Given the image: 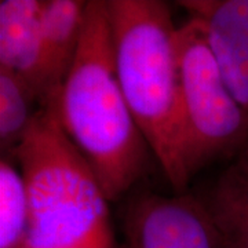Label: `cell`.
I'll return each mask as SVG.
<instances>
[{
  "label": "cell",
  "mask_w": 248,
  "mask_h": 248,
  "mask_svg": "<svg viewBox=\"0 0 248 248\" xmlns=\"http://www.w3.org/2000/svg\"><path fill=\"white\" fill-rule=\"evenodd\" d=\"M117 78L135 122L177 193L179 161L178 27L161 0H107Z\"/></svg>",
  "instance_id": "7a4b0ae2"
},
{
  "label": "cell",
  "mask_w": 248,
  "mask_h": 248,
  "mask_svg": "<svg viewBox=\"0 0 248 248\" xmlns=\"http://www.w3.org/2000/svg\"><path fill=\"white\" fill-rule=\"evenodd\" d=\"M50 107L110 203L141 179L152 152L116 73L107 0L87 1L76 58Z\"/></svg>",
  "instance_id": "6da1fadb"
},
{
  "label": "cell",
  "mask_w": 248,
  "mask_h": 248,
  "mask_svg": "<svg viewBox=\"0 0 248 248\" xmlns=\"http://www.w3.org/2000/svg\"><path fill=\"white\" fill-rule=\"evenodd\" d=\"M43 0L0 1V66L35 90L42 105Z\"/></svg>",
  "instance_id": "ba28073f"
},
{
  "label": "cell",
  "mask_w": 248,
  "mask_h": 248,
  "mask_svg": "<svg viewBox=\"0 0 248 248\" xmlns=\"http://www.w3.org/2000/svg\"><path fill=\"white\" fill-rule=\"evenodd\" d=\"M130 248H223L203 202L184 193H146L125 214Z\"/></svg>",
  "instance_id": "5b68a950"
},
{
  "label": "cell",
  "mask_w": 248,
  "mask_h": 248,
  "mask_svg": "<svg viewBox=\"0 0 248 248\" xmlns=\"http://www.w3.org/2000/svg\"><path fill=\"white\" fill-rule=\"evenodd\" d=\"M204 207L223 248H248V143L213 186Z\"/></svg>",
  "instance_id": "9c48e42d"
},
{
  "label": "cell",
  "mask_w": 248,
  "mask_h": 248,
  "mask_svg": "<svg viewBox=\"0 0 248 248\" xmlns=\"http://www.w3.org/2000/svg\"><path fill=\"white\" fill-rule=\"evenodd\" d=\"M29 218L27 184L11 157L0 161V248H22Z\"/></svg>",
  "instance_id": "8fae6325"
},
{
  "label": "cell",
  "mask_w": 248,
  "mask_h": 248,
  "mask_svg": "<svg viewBox=\"0 0 248 248\" xmlns=\"http://www.w3.org/2000/svg\"><path fill=\"white\" fill-rule=\"evenodd\" d=\"M87 1L46 0L42 11V108L53 105L79 50Z\"/></svg>",
  "instance_id": "52a82bcc"
},
{
  "label": "cell",
  "mask_w": 248,
  "mask_h": 248,
  "mask_svg": "<svg viewBox=\"0 0 248 248\" xmlns=\"http://www.w3.org/2000/svg\"><path fill=\"white\" fill-rule=\"evenodd\" d=\"M22 248H25V247H22Z\"/></svg>",
  "instance_id": "7c38bea8"
},
{
  "label": "cell",
  "mask_w": 248,
  "mask_h": 248,
  "mask_svg": "<svg viewBox=\"0 0 248 248\" xmlns=\"http://www.w3.org/2000/svg\"><path fill=\"white\" fill-rule=\"evenodd\" d=\"M35 90L17 73L0 66V148L10 157L35 120L40 109ZM42 107V105H40Z\"/></svg>",
  "instance_id": "30bf717a"
},
{
  "label": "cell",
  "mask_w": 248,
  "mask_h": 248,
  "mask_svg": "<svg viewBox=\"0 0 248 248\" xmlns=\"http://www.w3.org/2000/svg\"><path fill=\"white\" fill-rule=\"evenodd\" d=\"M181 137L179 161L186 184L221 157L248 143V113L233 97L195 18L178 27Z\"/></svg>",
  "instance_id": "277c9868"
},
{
  "label": "cell",
  "mask_w": 248,
  "mask_h": 248,
  "mask_svg": "<svg viewBox=\"0 0 248 248\" xmlns=\"http://www.w3.org/2000/svg\"><path fill=\"white\" fill-rule=\"evenodd\" d=\"M27 184L25 248H116L109 199L53 107L42 108L10 156Z\"/></svg>",
  "instance_id": "3957f363"
},
{
  "label": "cell",
  "mask_w": 248,
  "mask_h": 248,
  "mask_svg": "<svg viewBox=\"0 0 248 248\" xmlns=\"http://www.w3.org/2000/svg\"><path fill=\"white\" fill-rule=\"evenodd\" d=\"M195 18L228 87L248 113V0H182Z\"/></svg>",
  "instance_id": "8992f818"
}]
</instances>
